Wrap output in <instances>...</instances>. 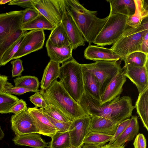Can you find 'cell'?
Masks as SVG:
<instances>
[{
	"label": "cell",
	"mask_w": 148,
	"mask_h": 148,
	"mask_svg": "<svg viewBox=\"0 0 148 148\" xmlns=\"http://www.w3.org/2000/svg\"><path fill=\"white\" fill-rule=\"evenodd\" d=\"M130 121L128 125L118 138L112 144L118 146L124 145L127 142L133 140L138 133L139 126L137 117L131 116Z\"/></svg>",
	"instance_id": "obj_25"
},
{
	"label": "cell",
	"mask_w": 148,
	"mask_h": 148,
	"mask_svg": "<svg viewBox=\"0 0 148 148\" xmlns=\"http://www.w3.org/2000/svg\"><path fill=\"white\" fill-rule=\"evenodd\" d=\"M28 111L33 118L39 131V134L52 137L57 130L40 108H29Z\"/></svg>",
	"instance_id": "obj_16"
},
{
	"label": "cell",
	"mask_w": 148,
	"mask_h": 148,
	"mask_svg": "<svg viewBox=\"0 0 148 148\" xmlns=\"http://www.w3.org/2000/svg\"><path fill=\"white\" fill-rule=\"evenodd\" d=\"M27 109L25 101L23 99H20L11 108L9 113L16 114Z\"/></svg>",
	"instance_id": "obj_43"
},
{
	"label": "cell",
	"mask_w": 148,
	"mask_h": 148,
	"mask_svg": "<svg viewBox=\"0 0 148 148\" xmlns=\"http://www.w3.org/2000/svg\"><path fill=\"white\" fill-rule=\"evenodd\" d=\"M37 91L26 88L14 86L11 83L7 81L5 84L2 93L20 95L28 92H36Z\"/></svg>",
	"instance_id": "obj_37"
},
{
	"label": "cell",
	"mask_w": 148,
	"mask_h": 148,
	"mask_svg": "<svg viewBox=\"0 0 148 148\" xmlns=\"http://www.w3.org/2000/svg\"><path fill=\"white\" fill-rule=\"evenodd\" d=\"M134 148H146V139L144 135L139 133L136 136L133 143Z\"/></svg>",
	"instance_id": "obj_44"
},
{
	"label": "cell",
	"mask_w": 148,
	"mask_h": 148,
	"mask_svg": "<svg viewBox=\"0 0 148 148\" xmlns=\"http://www.w3.org/2000/svg\"><path fill=\"white\" fill-rule=\"evenodd\" d=\"M125 147L124 145L121 146H114L112 144L110 145L108 144L102 146L101 148H125Z\"/></svg>",
	"instance_id": "obj_48"
},
{
	"label": "cell",
	"mask_w": 148,
	"mask_h": 148,
	"mask_svg": "<svg viewBox=\"0 0 148 148\" xmlns=\"http://www.w3.org/2000/svg\"><path fill=\"white\" fill-rule=\"evenodd\" d=\"M32 4L54 27L61 22L66 11L65 0H32Z\"/></svg>",
	"instance_id": "obj_8"
},
{
	"label": "cell",
	"mask_w": 148,
	"mask_h": 148,
	"mask_svg": "<svg viewBox=\"0 0 148 148\" xmlns=\"http://www.w3.org/2000/svg\"><path fill=\"white\" fill-rule=\"evenodd\" d=\"M148 29L138 33H133L126 29L119 38L110 48L118 56L121 60L124 61L129 54L140 51L143 38Z\"/></svg>",
	"instance_id": "obj_7"
},
{
	"label": "cell",
	"mask_w": 148,
	"mask_h": 148,
	"mask_svg": "<svg viewBox=\"0 0 148 148\" xmlns=\"http://www.w3.org/2000/svg\"><path fill=\"white\" fill-rule=\"evenodd\" d=\"M23 61L17 59L11 62L12 65V77L21 75L24 69L22 64Z\"/></svg>",
	"instance_id": "obj_42"
},
{
	"label": "cell",
	"mask_w": 148,
	"mask_h": 148,
	"mask_svg": "<svg viewBox=\"0 0 148 148\" xmlns=\"http://www.w3.org/2000/svg\"><path fill=\"white\" fill-rule=\"evenodd\" d=\"M11 122L12 130L16 135L39 134L34 121L27 110L12 115Z\"/></svg>",
	"instance_id": "obj_12"
},
{
	"label": "cell",
	"mask_w": 148,
	"mask_h": 148,
	"mask_svg": "<svg viewBox=\"0 0 148 148\" xmlns=\"http://www.w3.org/2000/svg\"><path fill=\"white\" fill-rule=\"evenodd\" d=\"M135 5L134 14L127 16V25L130 27H136L148 16V4L145 0H134Z\"/></svg>",
	"instance_id": "obj_23"
},
{
	"label": "cell",
	"mask_w": 148,
	"mask_h": 148,
	"mask_svg": "<svg viewBox=\"0 0 148 148\" xmlns=\"http://www.w3.org/2000/svg\"><path fill=\"white\" fill-rule=\"evenodd\" d=\"M126 81V77L122 68V69L115 75L106 87L100 97V105L109 103L120 96Z\"/></svg>",
	"instance_id": "obj_13"
},
{
	"label": "cell",
	"mask_w": 148,
	"mask_h": 148,
	"mask_svg": "<svg viewBox=\"0 0 148 148\" xmlns=\"http://www.w3.org/2000/svg\"><path fill=\"white\" fill-rule=\"evenodd\" d=\"M148 54L136 51L129 54L124 61L125 65L136 67L144 66L148 62Z\"/></svg>",
	"instance_id": "obj_29"
},
{
	"label": "cell",
	"mask_w": 148,
	"mask_h": 148,
	"mask_svg": "<svg viewBox=\"0 0 148 148\" xmlns=\"http://www.w3.org/2000/svg\"><path fill=\"white\" fill-rule=\"evenodd\" d=\"M48 104L47 108L45 109L40 108L44 113L58 121L64 122L72 121L63 112L57 108L52 104Z\"/></svg>",
	"instance_id": "obj_35"
},
{
	"label": "cell",
	"mask_w": 148,
	"mask_h": 148,
	"mask_svg": "<svg viewBox=\"0 0 148 148\" xmlns=\"http://www.w3.org/2000/svg\"><path fill=\"white\" fill-rule=\"evenodd\" d=\"M25 33L3 56L1 60V66L5 65L9 61L12 60L13 57L17 52L20 47Z\"/></svg>",
	"instance_id": "obj_36"
},
{
	"label": "cell",
	"mask_w": 148,
	"mask_h": 148,
	"mask_svg": "<svg viewBox=\"0 0 148 148\" xmlns=\"http://www.w3.org/2000/svg\"><path fill=\"white\" fill-rule=\"evenodd\" d=\"M130 121V119H126L118 124L115 132L110 140L109 143L112 144L124 131L128 125Z\"/></svg>",
	"instance_id": "obj_41"
},
{
	"label": "cell",
	"mask_w": 148,
	"mask_h": 148,
	"mask_svg": "<svg viewBox=\"0 0 148 148\" xmlns=\"http://www.w3.org/2000/svg\"><path fill=\"white\" fill-rule=\"evenodd\" d=\"M5 134L0 126V140H2L4 137Z\"/></svg>",
	"instance_id": "obj_50"
},
{
	"label": "cell",
	"mask_w": 148,
	"mask_h": 148,
	"mask_svg": "<svg viewBox=\"0 0 148 148\" xmlns=\"http://www.w3.org/2000/svg\"><path fill=\"white\" fill-rule=\"evenodd\" d=\"M45 46L48 56L50 60L62 64L73 58V50L71 44L58 47L53 45L48 39Z\"/></svg>",
	"instance_id": "obj_18"
},
{
	"label": "cell",
	"mask_w": 148,
	"mask_h": 148,
	"mask_svg": "<svg viewBox=\"0 0 148 148\" xmlns=\"http://www.w3.org/2000/svg\"><path fill=\"white\" fill-rule=\"evenodd\" d=\"M110 3L109 15L119 14L129 16L135 12V5L134 0H108Z\"/></svg>",
	"instance_id": "obj_22"
},
{
	"label": "cell",
	"mask_w": 148,
	"mask_h": 148,
	"mask_svg": "<svg viewBox=\"0 0 148 148\" xmlns=\"http://www.w3.org/2000/svg\"><path fill=\"white\" fill-rule=\"evenodd\" d=\"M91 116H84L72 121L69 131L71 146L82 147L86 136L89 132Z\"/></svg>",
	"instance_id": "obj_11"
},
{
	"label": "cell",
	"mask_w": 148,
	"mask_h": 148,
	"mask_svg": "<svg viewBox=\"0 0 148 148\" xmlns=\"http://www.w3.org/2000/svg\"><path fill=\"white\" fill-rule=\"evenodd\" d=\"M14 82L15 86L38 91L40 83L35 76L26 75L18 77L14 79Z\"/></svg>",
	"instance_id": "obj_30"
},
{
	"label": "cell",
	"mask_w": 148,
	"mask_h": 148,
	"mask_svg": "<svg viewBox=\"0 0 148 148\" xmlns=\"http://www.w3.org/2000/svg\"><path fill=\"white\" fill-rule=\"evenodd\" d=\"M48 39L53 45L58 47L71 44L61 22L51 30Z\"/></svg>",
	"instance_id": "obj_27"
},
{
	"label": "cell",
	"mask_w": 148,
	"mask_h": 148,
	"mask_svg": "<svg viewBox=\"0 0 148 148\" xmlns=\"http://www.w3.org/2000/svg\"><path fill=\"white\" fill-rule=\"evenodd\" d=\"M29 98L30 101L37 108L40 107L44 109L47 108L48 104L39 90L36 92L34 95L31 96Z\"/></svg>",
	"instance_id": "obj_39"
},
{
	"label": "cell",
	"mask_w": 148,
	"mask_h": 148,
	"mask_svg": "<svg viewBox=\"0 0 148 148\" xmlns=\"http://www.w3.org/2000/svg\"><path fill=\"white\" fill-rule=\"evenodd\" d=\"M102 146L93 144H85L82 148H101Z\"/></svg>",
	"instance_id": "obj_49"
},
{
	"label": "cell",
	"mask_w": 148,
	"mask_h": 148,
	"mask_svg": "<svg viewBox=\"0 0 148 148\" xmlns=\"http://www.w3.org/2000/svg\"><path fill=\"white\" fill-rule=\"evenodd\" d=\"M61 22L71 42L73 50L85 45V41L81 32L67 11L64 13Z\"/></svg>",
	"instance_id": "obj_15"
},
{
	"label": "cell",
	"mask_w": 148,
	"mask_h": 148,
	"mask_svg": "<svg viewBox=\"0 0 148 148\" xmlns=\"http://www.w3.org/2000/svg\"><path fill=\"white\" fill-rule=\"evenodd\" d=\"M26 32L21 29L16 30L10 35L0 46V67L3 56Z\"/></svg>",
	"instance_id": "obj_31"
},
{
	"label": "cell",
	"mask_w": 148,
	"mask_h": 148,
	"mask_svg": "<svg viewBox=\"0 0 148 148\" xmlns=\"http://www.w3.org/2000/svg\"><path fill=\"white\" fill-rule=\"evenodd\" d=\"M113 136L96 132H90L84 141V144H93L103 146L109 141Z\"/></svg>",
	"instance_id": "obj_33"
},
{
	"label": "cell",
	"mask_w": 148,
	"mask_h": 148,
	"mask_svg": "<svg viewBox=\"0 0 148 148\" xmlns=\"http://www.w3.org/2000/svg\"><path fill=\"white\" fill-rule=\"evenodd\" d=\"M12 141L16 145L33 148H44L48 145V143L42 139L40 134L37 133L16 135Z\"/></svg>",
	"instance_id": "obj_20"
},
{
	"label": "cell",
	"mask_w": 148,
	"mask_h": 148,
	"mask_svg": "<svg viewBox=\"0 0 148 148\" xmlns=\"http://www.w3.org/2000/svg\"><path fill=\"white\" fill-rule=\"evenodd\" d=\"M54 28L51 24L40 14L32 21L22 25L21 29L26 31L34 30H52Z\"/></svg>",
	"instance_id": "obj_28"
},
{
	"label": "cell",
	"mask_w": 148,
	"mask_h": 148,
	"mask_svg": "<svg viewBox=\"0 0 148 148\" xmlns=\"http://www.w3.org/2000/svg\"><path fill=\"white\" fill-rule=\"evenodd\" d=\"M82 71L84 92L100 102L101 93L99 81L91 73L82 70Z\"/></svg>",
	"instance_id": "obj_21"
},
{
	"label": "cell",
	"mask_w": 148,
	"mask_h": 148,
	"mask_svg": "<svg viewBox=\"0 0 148 148\" xmlns=\"http://www.w3.org/2000/svg\"><path fill=\"white\" fill-rule=\"evenodd\" d=\"M19 99L17 97L6 93H0V114L10 113L11 108Z\"/></svg>",
	"instance_id": "obj_34"
},
{
	"label": "cell",
	"mask_w": 148,
	"mask_h": 148,
	"mask_svg": "<svg viewBox=\"0 0 148 148\" xmlns=\"http://www.w3.org/2000/svg\"><path fill=\"white\" fill-rule=\"evenodd\" d=\"M46 148H51L50 147H47Z\"/></svg>",
	"instance_id": "obj_53"
},
{
	"label": "cell",
	"mask_w": 148,
	"mask_h": 148,
	"mask_svg": "<svg viewBox=\"0 0 148 148\" xmlns=\"http://www.w3.org/2000/svg\"><path fill=\"white\" fill-rule=\"evenodd\" d=\"M84 57L86 59L95 62L117 61L120 59L110 49L91 45H89L84 50Z\"/></svg>",
	"instance_id": "obj_17"
},
{
	"label": "cell",
	"mask_w": 148,
	"mask_h": 148,
	"mask_svg": "<svg viewBox=\"0 0 148 148\" xmlns=\"http://www.w3.org/2000/svg\"><path fill=\"white\" fill-rule=\"evenodd\" d=\"M44 114L56 128L57 132H63L69 131L72 121L64 122L60 121L54 119L47 114Z\"/></svg>",
	"instance_id": "obj_40"
},
{
	"label": "cell",
	"mask_w": 148,
	"mask_h": 148,
	"mask_svg": "<svg viewBox=\"0 0 148 148\" xmlns=\"http://www.w3.org/2000/svg\"><path fill=\"white\" fill-rule=\"evenodd\" d=\"M60 63L50 60L46 67L41 82V89L45 90L58 78Z\"/></svg>",
	"instance_id": "obj_24"
},
{
	"label": "cell",
	"mask_w": 148,
	"mask_h": 148,
	"mask_svg": "<svg viewBox=\"0 0 148 148\" xmlns=\"http://www.w3.org/2000/svg\"><path fill=\"white\" fill-rule=\"evenodd\" d=\"M39 92L48 104H52L57 108L72 121L88 115L57 80L46 90L41 89Z\"/></svg>",
	"instance_id": "obj_3"
},
{
	"label": "cell",
	"mask_w": 148,
	"mask_h": 148,
	"mask_svg": "<svg viewBox=\"0 0 148 148\" xmlns=\"http://www.w3.org/2000/svg\"><path fill=\"white\" fill-rule=\"evenodd\" d=\"M66 148H82V147H75L70 146Z\"/></svg>",
	"instance_id": "obj_52"
},
{
	"label": "cell",
	"mask_w": 148,
	"mask_h": 148,
	"mask_svg": "<svg viewBox=\"0 0 148 148\" xmlns=\"http://www.w3.org/2000/svg\"><path fill=\"white\" fill-rule=\"evenodd\" d=\"M58 78L62 86L78 104L84 92L81 64L73 58L60 67Z\"/></svg>",
	"instance_id": "obj_4"
},
{
	"label": "cell",
	"mask_w": 148,
	"mask_h": 148,
	"mask_svg": "<svg viewBox=\"0 0 148 148\" xmlns=\"http://www.w3.org/2000/svg\"><path fill=\"white\" fill-rule=\"evenodd\" d=\"M45 35L43 30H31L25 33L20 47L12 60L19 59L42 49Z\"/></svg>",
	"instance_id": "obj_9"
},
{
	"label": "cell",
	"mask_w": 148,
	"mask_h": 148,
	"mask_svg": "<svg viewBox=\"0 0 148 148\" xmlns=\"http://www.w3.org/2000/svg\"><path fill=\"white\" fill-rule=\"evenodd\" d=\"M11 0H0V5L9 2Z\"/></svg>",
	"instance_id": "obj_51"
},
{
	"label": "cell",
	"mask_w": 148,
	"mask_h": 148,
	"mask_svg": "<svg viewBox=\"0 0 148 148\" xmlns=\"http://www.w3.org/2000/svg\"><path fill=\"white\" fill-rule=\"evenodd\" d=\"M40 14L35 8L30 7L23 10L21 20V26L32 21Z\"/></svg>",
	"instance_id": "obj_38"
},
{
	"label": "cell",
	"mask_w": 148,
	"mask_h": 148,
	"mask_svg": "<svg viewBox=\"0 0 148 148\" xmlns=\"http://www.w3.org/2000/svg\"><path fill=\"white\" fill-rule=\"evenodd\" d=\"M90 132H96L113 136L118 124L103 117L90 115Z\"/></svg>",
	"instance_id": "obj_19"
},
{
	"label": "cell",
	"mask_w": 148,
	"mask_h": 148,
	"mask_svg": "<svg viewBox=\"0 0 148 148\" xmlns=\"http://www.w3.org/2000/svg\"><path fill=\"white\" fill-rule=\"evenodd\" d=\"M148 31L144 36L141 46L140 51L146 54H148Z\"/></svg>",
	"instance_id": "obj_46"
},
{
	"label": "cell",
	"mask_w": 148,
	"mask_h": 148,
	"mask_svg": "<svg viewBox=\"0 0 148 148\" xmlns=\"http://www.w3.org/2000/svg\"><path fill=\"white\" fill-rule=\"evenodd\" d=\"M108 19L93 43L101 46L113 45L129 27L127 16L116 14L109 15Z\"/></svg>",
	"instance_id": "obj_5"
},
{
	"label": "cell",
	"mask_w": 148,
	"mask_h": 148,
	"mask_svg": "<svg viewBox=\"0 0 148 148\" xmlns=\"http://www.w3.org/2000/svg\"><path fill=\"white\" fill-rule=\"evenodd\" d=\"M148 62L142 67L125 65L124 74L135 85L140 94L148 88Z\"/></svg>",
	"instance_id": "obj_14"
},
{
	"label": "cell",
	"mask_w": 148,
	"mask_h": 148,
	"mask_svg": "<svg viewBox=\"0 0 148 148\" xmlns=\"http://www.w3.org/2000/svg\"><path fill=\"white\" fill-rule=\"evenodd\" d=\"M23 10L0 14V46L12 33L21 29Z\"/></svg>",
	"instance_id": "obj_10"
},
{
	"label": "cell",
	"mask_w": 148,
	"mask_h": 148,
	"mask_svg": "<svg viewBox=\"0 0 148 148\" xmlns=\"http://www.w3.org/2000/svg\"><path fill=\"white\" fill-rule=\"evenodd\" d=\"M148 88L139 95L135 106L144 127L148 131Z\"/></svg>",
	"instance_id": "obj_26"
},
{
	"label": "cell",
	"mask_w": 148,
	"mask_h": 148,
	"mask_svg": "<svg viewBox=\"0 0 148 148\" xmlns=\"http://www.w3.org/2000/svg\"><path fill=\"white\" fill-rule=\"evenodd\" d=\"M51 138L49 146L51 148H66L71 146L69 131L57 132Z\"/></svg>",
	"instance_id": "obj_32"
},
{
	"label": "cell",
	"mask_w": 148,
	"mask_h": 148,
	"mask_svg": "<svg viewBox=\"0 0 148 148\" xmlns=\"http://www.w3.org/2000/svg\"><path fill=\"white\" fill-rule=\"evenodd\" d=\"M8 80V77L7 76L0 74V93L2 92Z\"/></svg>",
	"instance_id": "obj_47"
},
{
	"label": "cell",
	"mask_w": 148,
	"mask_h": 148,
	"mask_svg": "<svg viewBox=\"0 0 148 148\" xmlns=\"http://www.w3.org/2000/svg\"><path fill=\"white\" fill-rule=\"evenodd\" d=\"M66 11L70 15L85 41L91 45L102 28L109 16L97 17V12L88 10L77 0H65Z\"/></svg>",
	"instance_id": "obj_2"
},
{
	"label": "cell",
	"mask_w": 148,
	"mask_h": 148,
	"mask_svg": "<svg viewBox=\"0 0 148 148\" xmlns=\"http://www.w3.org/2000/svg\"><path fill=\"white\" fill-rule=\"evenodd\" d=\"M79 104L88 115L107 118L117 124L130 118L135 108L129 96H119L109 103L100 105L99 101L85 92Z\"/></svg>",
	"instance_id": "obj_1"
},
{
	"label": "cell",
	"mask_w": 148,
	"mask_h": 148,
	"mask_svg": "<svg viewBox=\"0 0 148 148\" xmlns=\"http://www.w3.org/2000/svg\"><path fill=\"white\" fill-rule=\"evenodd\" d=\"M32 0H11L8 3L9 5H16L23 8L33 7Z\"/></svg>",
	"instance_id": "obj_45"
},
{
	"label": "cell",
	"mask_w": 148,
	"mask_h": 148,
	"mask_svg": "<svg viewBox=\"0 0 148 148\" xmlns=\"http://www.w3.org/2000/svg\"><path fill=\"white\" fill-rule=\"evenodd\" d=\"M81 66L83 71L91 73L98 79L101 84V95L113 77L122 69L121 63L117 61H99L81 64Z\"/></svg>",
	"instance_id": "obj_6"
}]
</instances>
